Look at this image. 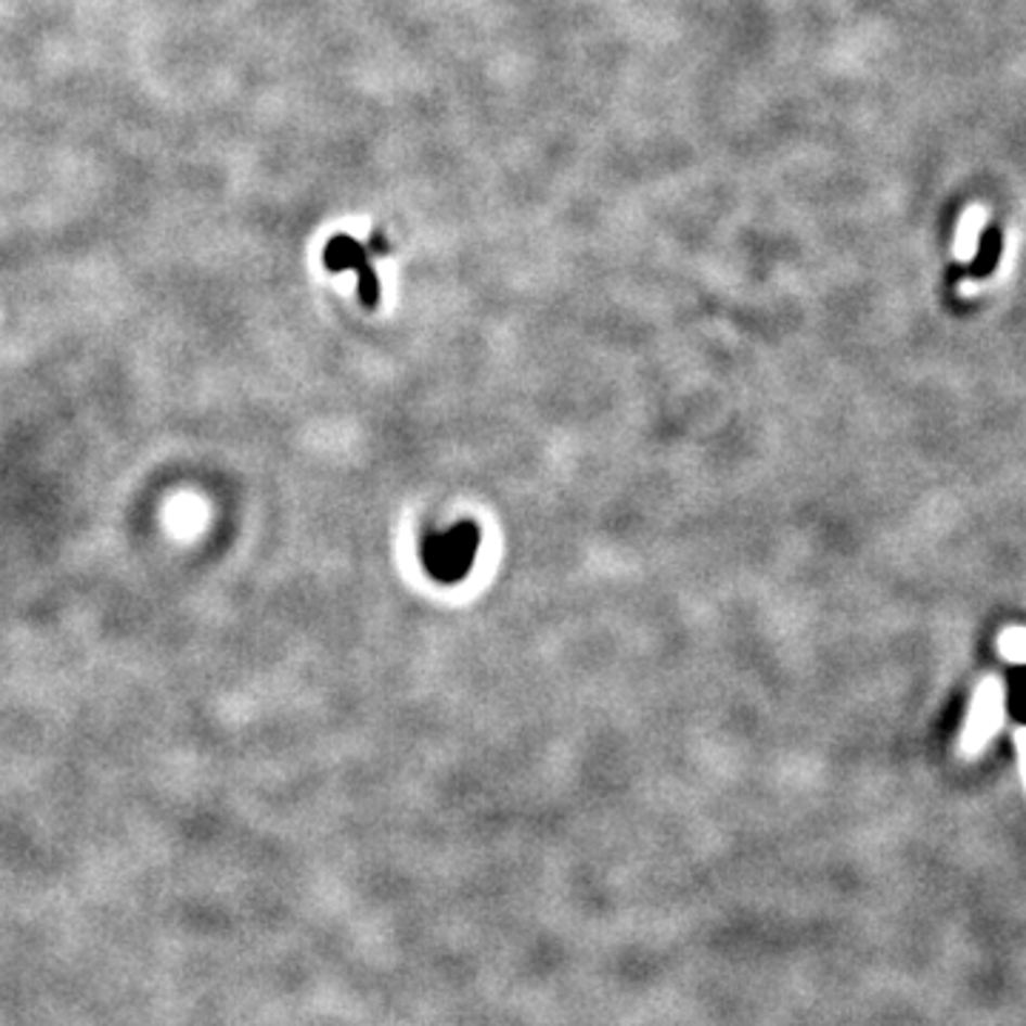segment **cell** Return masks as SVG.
Segmentation results:
<instances>
[{
	"label": "cell",
	"instance_id": "cell-4",
	"mask_svg": "<svg viewBox=\"0 0 1026 1026\" xmlns=\"http://www.w3.org/2000/svg\"><path fill=\"white\" fill-rule=\"evenodd\" d=\"M1001 653L1012 662H1024L1026 665V630H1006L1001 636Z\"/></svg>",
	"mask_w": 1026,
	"mask_h": 1026
},
{
	"label": "cell",
	"instance_id": "cell-1",
	"mask_svg": "<svg viewBox=\"0 0 1026 1026\" xmlns=\"http://www.w3.org/2000/svg\"><path fill=\"white\" fill-rule=\"evenodd\" d=\"M325 266L331 271H343V269H357L360 271V292L362 299H365L368 306H374L376 303V277L371 271L365 260V252L360 248V243L351 238H334L329 245H325Z\"/></svg>",
	"mask_w": 1026,
	"mask_h": 1026
},
{
	"label": "cell",
	"instance_id": "cell-2",
	"mask_svg": "<svg viewBox=\"0 0 1026 1026\" xmlns=\"http://www.w3.org/2000/svg\"><path fill=\"white\" fill-rule=\"evenodd\" d=\"M1001 690H998L996 682H987L980 688L978 698H975L973 716H970V742H987L989 735L996 733L998 724H1001Z\"/></svg>",
	"mask_w": 1026,
	"mask_h": 1026
},
{
	"label": "cell",
	"instance_id": "cell-3",
	"mask_svg": "<svg viewBox=\"0 0 1026 1026\" xmlns=\"http://www.w3.org/2000/svg\"><path fill=\"white\" fill-rule=\"evenodd\" d=\"M989 208L984 203H973V206L966 208L964 217L958 220V231H956V243H952V254H956L958 262H973L975 254H978V240L980 231L987 226Z\"/></svg>",
	"mask_w": 1026,
	"mask_h": 1026
}]
</instances>
